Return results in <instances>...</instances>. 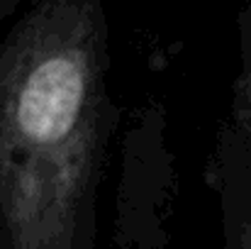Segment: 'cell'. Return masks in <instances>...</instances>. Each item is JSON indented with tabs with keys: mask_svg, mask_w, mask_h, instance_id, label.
<instances>
[{
	"mask_svg": "<svg viewBox=\"0 0 251 249\" xmlns=\"http://www.w3.org/2000/svg\"><path fill=\"white\" fill-rule=\"evenodd\" d=\"M95 112L93 17L49 5L0 61V218L12 249H71Z\"/></svg>",
	"mask_w": 251,
	"mask_h": 249,
	"instance_id": "obj_1",
	"label": "cell"
},
{
	"mask_svg": "<svg viewBox=\"0 0 251 249\" xmlns=\"http://www.w3.org/2000/svg\"><path fill=\"white\" fill-rule=\"evenodd\" d=\"M242 249H251V225L244 227V235H242Z\"/></svg>",
	"mask_w": 251,
	"mask_h": 249,
	"instance_id": "obj_2",
	"label": "cell"
}]
</instances>
